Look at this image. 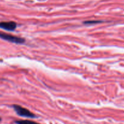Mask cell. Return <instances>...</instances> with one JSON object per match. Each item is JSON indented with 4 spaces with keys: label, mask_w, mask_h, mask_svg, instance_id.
Listing matches in <instances>:
<instances>
[{
    "label": "cell",
    "mask_w": 124,
    "mask_h": 124,
    "mask_svg": "<svg viewBox=\"0 0 124 124\" xmlns=\"http://www.w3.org/2000/svg\"><path fill=\"white\" fill-rule=\"evenodd\" d=\"M13 108L15 109V112L18 115L20 116L21 117H25L27 118H35L36 117L35 114L30 111L29 109L18 105H14Z\"/></svg>",
    "instance_id": "6da1fadb"
},
{
    "label": "cell",
    "mask_w": 124,
    "mask_h": 124,
    "mask_svg": "<svg viewBox=\"0 0 124 124\" xmlns=\"http://www.w3.org/2000/svg\"><path fill=\"white\" fill-rule=\"evenodd\" d=\"M0 39L16 44H23L25 42V40L23 38L10 35V34H6L2 32H0Z\"/></svg>",
    "instance_id": "7a4b0ae2"
},
{
    "label": "cell",
    "mask_w": 124,
    "mask_h": 124,
    "mask_svg": "<svg viewBox=\"0 0 124 124\" xmlns=\"http://www.w3.org/2000/svg\"><path fill=\"white\" fill-rule=\"evenodd\" d=\"M17 24L14 21H4L0 22V28L8 31H14L16 28Z\"/></svg>",
    "instance_id": "3957f363"
},
{
    "label": "cell",
    "mask_w": 124,
    "mask_h": 124,
    "mask_svg": "<svg viewBox=\"0 0 124 124\" xmlns=\"http://www.w3.org/2000/svg\"><path fill=\"white\" fill-rule=\"evenodd\" d=\"M15 123L16 124H40L37 122H35L34 121H32V120H16L15 121Z\"/></svg>",
    "instance_id": "277c9868"
},
{
    "label": "cell",
    "mask_w": 124,
    "mask_h": 124,
    "mask_svg": "<svg viewBox=\"0 0 124 124\" xmlns=\"http://www.w3.org/2000/svg\"><path fill=\"white\" fill-rule=\"evenodd\" d=\"M101 21H85L84 23L86 24H97L98 23H101Z\"/></svg>",
    "instance_id": "5b68a950"
},
{
    "label": "cell",
    "mask_w": 124,
    "mask_h": 124,
    "mask_svg": "<svg viewBox=\"0 0 124 124\" xmlns=\"http://www.w3.org/2000/svg\"><path fill=\"white\" fill-rule=\"evenodd\" d=\"M1 118H0V121H1Z\"/></svg>",
    "instance_id": "8992f818"
}]
</instances>
